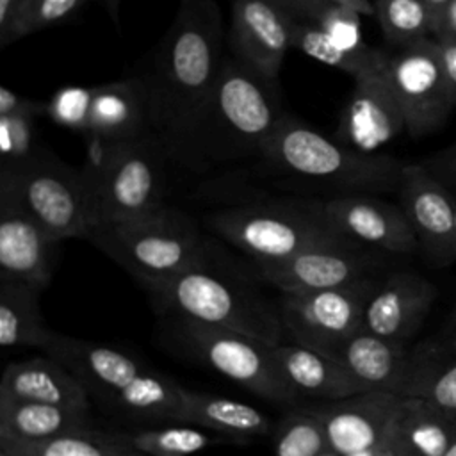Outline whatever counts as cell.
I'll return each mask as SVG.
<instances>
[{
	"mask_svg": "<svg viewBox=\"0 0 456 456\" xmlns=\"http://www.w3.org/2000/svg\"><path fill=\"white\" fill-rule=\"evenodd\" d=\"M223 16L216 0H182L150 64L132 75L148 103L151 134L169 155L185 137L224 61Z\"/></svg>",
	"mask_w": 456,
	"mask_h": 456,
	"instance_id": "1",
	"label": "cell"
},
{
	"mask_svg": "<svg viewBox=\"0 0 456 456\" xmlns=\"http://www.w3.org/2000/svg\"><path fill=\"white\" fill-rule=\"evenodd\" d=\"M287 114L276 80L226 55L208 100L171 159L205 169L262 157Z\"/></svg>",
	"mask_w": 456,
	"mask_h": 456,
	"instance_id": "2",
	"label": "cell"
},
{
	"mask_svg": "<svg viewBox=\"0 0 456 456\" xmlns=\"http://www.w3.org/2000/svg\"><path fill=\"white\" fill-rule=\"evenodd\" d=\"M260 159L285 180L328 191V198L399 191L406 167L392 155L347 148L290 114Z\"/></svg>",
	"mask_w": 456,
	"mask_h": 456,
	"instance_id": "3",
	"label": "cell"
},
{
	"mask_svg": "<svg viewBox=\"0 0 456 456\" xmlns=\"http://www.w3.org/2000/svg\"><path fill=\"white\" fill-rule=\"evenodd\" d=\"M141 287L160 314L237 331L269 344L281 342L283 326L273 306L253 287L223 271L216 256L201 267Z\"/></svg>",
	"mask_w": 456,
	"mask_h": 456,
	"instance_id": "4",
	"label": "cell"
},
{
	"mask_svg": "<svg viewBox=\"0 0 456 456\" xmlns=\"http://www.w3.org/2000/svg\"><path fill=\"white\" fill-rule=\"evenodd\" d=\"M89 240L139 283L171 278L214 258V248L198 221L167 203L96 228Z\"/></svg>",
	"mask_w": 456,
	"mask_h": 456,
	"instance_id": "5",
	"label": "cell"
},
{
	"mask_svg": "<svg viewBox=\"0 0 456 456\" xmlns=\"http://www.w3.org/2000/svg\"><path fill=\"white\" fill-rule=\"evenodd\" d=\"M207 226L255 264L280 262L308 248L349 239L328 219L322 200L294 198L237 205L210 214Z\"/></svg>",
	"mask_w": 456,
	"mask_h": 456,
	"instance_id": "6",
	"label": "cell"
},
{
	"mask_svg": "<svg viewBox=\"0 0 456 456\" xmlns=\"http://www.w3.org/2000/svg\"><path fill=\"white\" fill-rule=\"evenodd\" d=\"M0 194L14 200L61 242L87 239L94 230L93 192L84 169H75L46 150L0 169Z\"/></svg>",
	"mask_w": 456,
	"mask_h": 456,
	"instance_id": "7",
	"label": "cell"
},
{
	"mask_svg": "<svg viewBox=\"0 0 456 456\" xmlns=\"http://www.w3.org/2000/svg\"><path fill=\"white\" fill-rule=\"evenodd\" d=\"M167 160L173 159L155 135L125 144L98 146L94 159L84 167L93 192L94 230L166 203Z\"/></svg>",
	"mask_w": 456,
	"mask_h": 456,
	"instance_id": "8",
	"label": "cell"
},
{
	"mask_svg": "<svg viewBox=\"0 0 456 456\" xmlns=\"http://www.w3.org/2000/svg\"><path fill=\"white\" fill-rule=\"evenodd\" d=\"M171 319L175 340L191 356L262 399L273 403L296 401V395L276 370L274 344L182 317Z\"/></svg>",
	"mask_w": 456,
	"mask_h": 456,
	"instance_id": "9",
	"label": "cell"
},
{
	"mask_svg": "<svg viewBox=\"0 0 456 456\" xmlns=\"http://www.w3.org/2000/svg\"><path fill=\"white\" fill-rule=\"evenodd\" d=\"M379 280L365 278L347 287L315 292H281L278 314L292 342L335 358L363 330V314Z\"/></svg>",
	"mask_w": 456,
	"mask_h": 456,
	"instance_id": "10",
	"label": "cell"
},
{
	"mask_svg": "<svg viewBox=\"0 0 456 456\" xmlns=\"http://www.w3.org/2000/svg\"><path fill=\"white\" fill-rule=\"evenodd\" d=\"M385 71L411 137H424L447 121L454 103L433 37L387 52Z\"/></svg>",
	"mask_w": 456,
	"mask_h": 456,
	"instance_id": "11",
	"label": "cell"
},
{
	"mask_svg": "<svg viewBox=\"0 0 456 456\" xmlns=\"http://www.w3.org/2000/svg\"><path fill=\"white\" fill-rule=\"evenodd\" d=\"M255 265L258 276L280 292H315L372 278L378 260L363 244L344 239L308 248L280 262Z\"/></svg>",
	"mask_w": 456,
	"mask_h": 456,
	"instance_id": "12",
	"label": "cell"
},
{
	"mask_svg": "<svg viewBox=\"0 0 456 456\" xmlns=\"http://www.w3.org/2000/svg\"><path fill=\"white\" fill-rule=\"evenodd\" d=\"M294 20L274 0H233L226 34L230 55L278 82L283 59L292 48Z\"/></svg>",
	"mask_w": 456,
	"mask_h": 456,
	"instance_id": "13",
	"label": "cell"
},
{
	"mask_svg": "<svg viewBox=\"0 0 456 456\" xmlns=\"http://www.w3.org/2000/svg\"><path fill=\"white\" fill-rule=\"evenodd\" d=\"M401 395L363 392L308 408L321 422L330 452L356 456L387 445Z\"/></svg>",
	"mask_w": 456,
	"mask_h": 456,
	"instance_id": "14",
	"label": "cell"
},
{
	"mask_svg": "<svg viewBox=\"0 0 456 456\" xmlns=\"http://www.w3.org/2000/svg\"><path fill=\"white\" fill-rule=\"evenodd\" d=\"M397 194L419 248L435 265L452 264L456 260V201L445 185L422 164H406Z\"/></svg>",
	"mask_w": 456,
	"mask_h": 456,
	"instance_id": "15",
	"label": "cell"
},
{
	"mask_svg": "<svg viewBox=\"0 0 456 456\" xmlns=\"http://www.w3.org/2000/svg\"><path fill=\"white\" fill-rule=\"evenodd\" d=\"M403 130L404 116L383 64L354 80L333 137L356 151L379 153Z\"/></svg>",
	"mask_w": 456,
	"mask_h": 456,
	"instance_id": "16",
	"label": "cell"
},
{
	"mask_svg": "<svg viewBox=\"0 0 456 456\" xmlns=\"http://www.w3.org/2000/svg\"><path fill=\"white\" fill-rule=\"evenodd\" d=\"M59 244L14 200L0 194V280L43 292L52 281Z\"/></svg>",
	"mask_w": 456,
	"mask_h": 456,
	"instance_id": "17",
	"label": "cell"
},
{
	"mask_svg": "<svg viewBox=\"0 0 456 456\" xmlns=\"http://www.w3.org/2000/svg\"><path fill=\"white\" fill-rule=\"evenodd\" d=\"M322 208L333 226L346 237L388 253H413L417 235L399 205L374 194L324 198Z\"/></svg>",
	"mask_w": 456,
	"mask_h": 456,
	"instance_id": "18",
	"label": "cell"
},
{
	"mask_svg": "<svg viewBox=\"0 0 456 456\" xmlns=\"http://www.w3.org/2000/svg\"><path fill=\"white\" fill-rule=\"evenodd\" d=\"M436 297L435 285L420 274L399 271L378 281L370 294L363 330L406 344L424 324Z\"/></svg>",
	"mask_w": 456,
	"mask_h": 456,
	"instance_id": "19",
	"label": "cell"
},
{
	"mask_svg": "<svg viewBox=\"0 0 456 456\" xmlns=\"http://www.w3.org/2000/svg\"><path fill=\"white\" fill-rule=\"evenodd\" d=\"M43 351L62 363L87 392L100 394L105 399H112L125 385L146 370L132 354L55 331Z\"/></svg>",
	"mask_w": 456,
	"mask_h": 456,
	"instance_id": "20",
	"label": "cell"
},
{
	"mask_svg": "<svg viewBox=\"0 0 456 456\" xmlns=\"http://www.w3.org/2000/svg\"><path fill=\"white\" fill-rule=\"evenodd\" d=\"M87 135L98 146H114L151 134L146 96L134 77L94 86Z\"/></svg>",
	"mask_w": 456,
	"mask_h": 456,
	"instance_id": "21",
	"label": "cell"
},
{
	"mask_svg": "<svg viewBox=\"0 0 456 456\" xmlns=\"http://www.w3.org/2000/svg\"><path fill=\"white\" fill-rule=\"evenodd\" d=\"M0 399L89 411L87 388L48 354L9 363L0 379Z\"/></svg>",
	"mask_w": 456,
	"mask_h": 456,
	"instance_id": "22",
	"label": "cell"
},
{
	"mask_svg": "<svg viewBox=\"0 0 456 456\" xmlns=\"http://www.w3.org/2000/svg\"><path fill=\"white\" fill-rule=\"evenodd\" d=\"M273 360L281 381L290 388L296 399L315 397L338 401L363 394L337 358L301 344H274Z\"/></svg>",
	"mask_w": 456,
	"mask_h": 456,
	"instance_id": "23",
	"label": "cell"
},
{
	"mask_svg": "<svg viewBox=\"0 0 456 456\" xmlns=\"http://www.w3.org/2000/svg\"><path fill=\"white\" fill-rule=\"evenodd\" d=\"M362 392L401 394L410 351L406 344L372 335L365 330L349 338L335 356Z\"/></svg>",
	"mask_w": 456,
	"mask_h": 456,
	"instance_id": "24",
	"label": "cell"
},
{
	"mask_svg": "<svg viewBox=\"0 0 456 456\" xmlns=\"http://www.w3.org/2000/svg\"><path fill=\"white\" fill-rule=\"evenodd\" d=\"M401 397H417L456 419V338L424 342L410 351Z\"/></svg>",
	"mask_w": 456,
	"mask_h": 456,
	"instance_id": "25",
	"label": "cell"
},
{
	"mask_svg": "<svg viewBox=\"0 0 456 456\" xmlns=\"http://www.w3.org/2000/svg\"><path fill=\"white\" fill-rule=\"evenodd\" d=\"M176 422L207 428L232 440H248L271 433V420L256 408L223 395L183 390Z\"/></svg>",
	"mask_w": 456,
	"mask_h": 456,
	"instance_id": "26",
	"label": "cell"
},
{
	"mask_svg": "<svg viewBox=\"0 0 456 456\" xmlns=\"http://www.w3.org/2000/svg\"><path fill=\"white\" fill-rule=\"evenodd\" d=\"M456 436V419L417 397H401L388 445L397 456H444Z\"/></svg>",
	"mask_w": 456,
	"mask_h": 456,
	"instance_id": "27",
	"label": "cell"
},
{
	"mask_svg": "<svg viewBox=\"0 0 456 456\" xmlns=\"http://www.w3.org/2000/svg\"><path fill=\"white\" fill-rule=\"evenodd\" d=\"M87 428L89 411L0 399V440L43 442Z\"/></svg>",
	"mask_w": 456,
	"mask_h": 456,
	"instance_id": "28",
	"label": "cell"
},
{
	"mask_svg": "<svg viewBox=\"0 0 456 456\" xmlns=\"http://www.w3.org/2000/svg\"><path fill=\"white\" fill-rule=\"evenodd\" d=\"M41 290L18 281L0 280V346L41 347L53 331L39 310Z\"/></svg>",
	"mask_w": 456,
	"mask_h": 456,
	"instance_id": "29",
	"label": "cell"
},
{
	"mask_svg": "<svg viewBox=\"0 0 456 456\" xmlns=\"http://www.w3.org/2000/svg\"><path fill=\"white\" fill-rule=\"evenodd\" d=\"M0 449L11 456H144L134 447L128 435L93 428L43 442L0 440Z\"/></svg>",
	"mask_w": 456,
	"mask_h": 456,
	"instance_id": "30",
	"label": "cell"
},
{
	"mask_svg": "<svg viewBox=\"0 0 456 456\" xmlns=\"http://www.w3.org/2000/svg\"><path fill=\"white\" fill-rule=\"evenodd\" d=\"M183 390L175 379L146 369L110 401L126 413L176 422Z\"/></svg>",
	"mask_w": 456,
	"mask_h": 456,
	"instance_id": "31",
	"label": "cell"
},
{
	"mask_svg": "<svg viewBox=\"0 0 456 456\" xmlns=\"http://www.w3.org/2000/svg\"><path fill=\"white\" fill-rule=\"evenodd\" d=\"M385 39L404 48L433 37L435 12L424 0H372Z\"/></svg>",
	"mask_w": 456,
	"mask_h": 456,
	"instance_id": "32",
	"label": "cell"
},
{
	"mask_svg": "<svg viewBox=\"0 0 456 456\" xmlns=\"http://www.w3.org/2000/svg\"><path fill=\"white\" fill-rule=\"evenodd\" d=\"M292 48L353 77V80L374 71L385 64L387 50H378L374 57L362 59L346 53L314 23L306 20H294L292 23Z\"/></svg>",
	"mask_w": 456,
	"mask_h": 456,
	"instance_id": "33",
	"label": "cell"
},
{
	"mask_svg": "<svg viewBox=\"0 0 456 456\" xmlns=\"http://www.w3.org/2000/svg\"><path fill=\"white\" fill-rule=\"evenodd\" d=\"M134 447L144 456H192L226 436H210L191 424H169L164 428L141 429L130 435Z\"/></svg>",
	"mask_w": 456,
	"mask_h": 456,
	"instance_id": "34",
	"label": "cell"
},
{
	"mask_svg": "<svg viewBox=\"0 0 456 456\" xmlns=\"http://www.w3.org/2000/svg\"><path fill=\"white\" fill-rule=\"evenodd\" d=\"M330 452L328 440L319 419L308 410L289 411L274 435L276 456H324Z\"/></svg>",
	"mask_w": 456,
	"mask_h": 456,
	"instance_id": "35",
	"label": "cell"
},
{
	"mask_svg": "<svg viewBox=\"0 0 456 456\" xmlns=\"http://www.w3.org/2000/svg\"><path fill=\"white\" fill-rule=\"evenodd\" d=\"M86 4L87 0H25L11 30L9 45L39 30L69 21Z\"/></svg>",
	"mask_w": 456,
	"mask_h": 456,
	"instance_id": "36",
	"label": "cell"
},
{
	"mask_svg": "<svg viewBox=\"0 0 456 456\" xmlns=\"http://www.w3.org/2000/svg\"><path fill=\"white\" fill-rule=\"evenodd\" d=\"M360 16L362 14H358L353 9L330 4L321 12L315 25L331 39L333 45H337L346 53L369 59L374 57L379 48H370L369 45H365L362 36Z\"/></svg>",
	"mask_w": 456,
	"mask_h": 456,
	"instance_id": "37",
	"label": "cell"
},
{
	"mask_svg": "<svg viewBox=\"0 0 456 456\" xmlns=\"http://www.w3.org/2000/svg\"><path fill=\"white\" fill-rule=\"evenodd\" d=\"M94 87L64 86L46 102V118L55 125L87 134Z\"/></svg>",
	"mask_w": 456,
	"mask_h": 456,
	"instance_id": "38",
	"label": "cell"
},
{
	"mask_svg": "<svg viewBox=\"0 0 456 456\" xmlns=\"http://www.w3.org/2000/svg\"><path fill=\"white\" fill-rule=\"evenodd\" d=\"M36 116L0 114L2 167H14L28 160L36 151Z\"/></svg>",
	"mask_w": 456,
	"mask_h": 456,
	"instance_id": "39",
	"label": "cell"
},
{
	"mask_svg": "<svg viewBox=\"0 0 456 456\" xmlns=\"http://www.w3.org/2000/svg\"><path fill=\"white\" fill-rule=\"evenodd\" d=\"M0 114H30V116H46V102H37L25 98L16 91L2 86L0 87Z\"/></svg>",
	"mask_w": 456,
	"mask_h": 456,
	"instance_id": "40",
	"label": "cell"
},
{
	"mask_svg": "<svg viewBox=\"0 0 456 456\" xmlns=\"http://www.w3.org/2000/svg\"><path fill=\"white\" fill-rule=\"evenodd\" d=\"M436 52L442 62V71L456 109V41L452 39H435Z\"/></svg>",
	"mask_w": 456,
	"mask_h": 456,
	"instance_id": "41",
	"label": "cell"
},
{
	"mask_svg": "<svg viewBox=\"0 0 456 456\" xmlns=\"http://www.w3.org/2000/svg\"><path fill=\"white\" fill-rule=\"evenodd\" d=\"M433 39L456 41V0H449L433 18Z\"/></svg>",
	"mask_w": 456,
	"mask_h": 456,
	"instance_id": "42",
	"label": "cell"
},
{
	"mask_svg": "<svg viewBox=\"0 0 456 456\" xmlns=\"http://www.w3.org/2000/svg\"><path fill=\"white\" fill-rule=\"evenodd\" d=\"M435 178L449 180L456 183V146L442 151L440 155L433 157L429 162L422 164Z\"/></svg>",
	"mask_w": 456,
	"mask_h": 456,
	"instance_id": "43",
	"label": "cell"
},
{
	"mask_svg": "<svg viewBox=\"0 0 456 456\" xmlns=\"http://www.w3.org/2000/svg\"><path fill=\"white\" fill-rule=\"evenodd\" d=\"M283 7L297 20L317 21L321 12L330 5L326 0H281Z\"/></svg>",
	"mask_w": 456,
	"mask_h": 456,
	"instance_id": "44",
	"label": "cell"
},
{
	"mask_svg": "<svg viewBox=\"0 0 456 456\" xmlns=\"http://www.w3.org/2000/svg\"><path fill=\"white\" fill-rule=\"evenodd\" d=\"M25 0H0V48L9 45L11 30Z\"/></svg>",
	"mask_w": 456,
	"mask_h": 456,
	"instance_id": "45",
	"label": "cell"
},
{
	"mask_svg": "<svg viewBox=\"0 0 456 456\" xmlns=\"http://www.w3.org/2000/svg\"><path fill=\"white\" fill-rule=\"evenodd\" d=\"M331 5H340L356 11L362 16H374V4L372 0H326Z\"/></svg>",
	"mask_w": 456,
	"mask_h": 456,
	"instance_id": "46",
	"label": "cell"
},
{
	"mask_svg": "<svg viewBox=\"0 0 456 456\" xmlns=\"http://www.w3.org/2000/svg\"><path fill=\"white\" fill-rule=\"evenodd\" d=\"M103 4H105V9H107V12H109L110 20H112L114 23H118V21H119V7H121V0H103Z\"/></svg>",
	"mask_w": 456,
	"mask_h": 456,
	"instance_id": "47",
	"label": "cell"
},
{
	"mask_svg": "<svg viewBox=\"0 0 456 456\" xmlns=\"http://www.w3.org/2000/svg\"><path fill=\"white\" fill-rule=\"evenodd\" d=\"M428 5H429V9L433 11V12H436V11H440L449 0H424Z\"/></svg>",
	"mask_w": 456,
	"mask_h": 456,
	"instance_id": "48",
	"label": "cell"
},
{
	"mask_svg": "<svg viewBox=\"0 0 456 456\" xmlns=\"http://www.w3.org/2000/svg\"><path fill=\"white\" fill-rule=\"evenodd\" d=\"M444 456H456V436L452 438V442H451V445L447 447V451H445Z\"/></svg>",
	"mask_w": 456,
	"mask_h": 456,
	"instance_id": "49",
	"label": "cell"
},
{
	"mask_svg": "<svg viewBox=\"0 0 456 456\" xmlns=\"http://www.w3.org/2000/svg\"><path fill=\"white\" fill-rule=\"evenodd\" d=\"M379 456H397V454H395V452L390 449V445H388V442H387V445L381 449Z\"/></svg>",
	"mask_w": 456,
	"mask_h": 456,
	"instance_id": "50",
	"label": "cell"
},
{
	"mask_svg": "<svg viewBox=\"0 0 456 456\" xmlns=\"http://www.w3.org/2000/svg\"><path fill=\"white\" fill-rule=\"evenodd\" d=\"M451 321H452V324L456 326V308H454V312H452V319H451Z\"/></svg>",
	"mask_w": 456,
	"mask_h": 456,
	"instance_id": "51",
	"label": "cell"
},
{
	"mask_svg": "<svg viewBox=\"0 0 456 456\" xmlns=\"http://www.w3.org/2000/svg\"><path fill=\"white\" fill-rule=\"evenodd\" d=\"M0 456H11L7 451H4V449H0Z\"/></svg>",
	"mask_w": 456,
	"mask_h": 456,
	"instance_id": "52",
	"label": "cell"
},
{
	"mask_svg": "<svg viewBox=\"0 0 456 456\" xmlns=\"http://www.w3.org/2000/svg\"><path fill=\"white\" fill-rule=\"evenodd\" d=\"M274 2H278V4H280V5H283V2H281V0H274Z\"/></svg>",
	"mask_w": 456,
	"mask_h": 456,
	"instance_id": "53",
	"label": "cell"
}]
</instances>
